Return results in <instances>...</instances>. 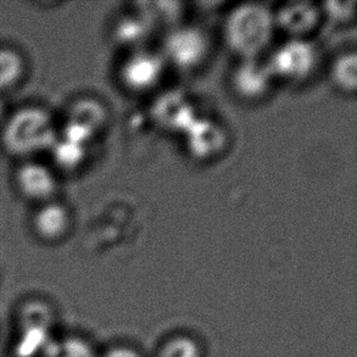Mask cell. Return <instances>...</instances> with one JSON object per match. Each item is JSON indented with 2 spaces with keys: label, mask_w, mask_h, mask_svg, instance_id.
Listing matches in <instances>:
<instances>
[{
  "label": "cell",
  "mask_w": 357,
  "mask_h": 357,
  "mask_svg": "<svg viewBox=\"0 0 357 357\" xmlns=\"http://www.w3.org/2000/svg\"><path fill=\"white\" fill-rule=\"evenodd\" d=\"M59 137L52 112L40 105H24L5 117L0 127V145L19 161L49 153Z\"/></svg>",
  "instance_id": "cell-1"
},
{
  "label": "cell",
  "mask_w": 357,
  "mask_h": 357,
  "mask_svg": "<svg viewBox=\"0 0 357 357\" xmlns=\"http://www.w3.org/2000/svg\"><path fill=\"white\" fill-rule=\"evenodd\" d=\"M275 24L273 14L262 5H241L228 16L226 39L229 47L244 58L255 59L256 54L270 43Z\"/></svg>",
  "instance_id": "cell-2"
},
{
  "label": "cell",
  "mask_w": 357,
  "mask_h": 357,
  "mask_svg": "<svg viewBox=\"0 0 357 357\" xmlns=\"http://www.w3.org/2000/svg\"><path fill=\"white\" fill-rule=\"evenodd\" d=\"M13 184L20 198L34 206L60 199L56 171L39 160L19 161L13 174Z\"/></svg>",
  "instance_id": "cell-3"
},
{
  "label": "cell",
  "mask_w": 357,
  "mask_h": 357,
  "mask_svg": "<svg viewBox=\"0 0 357 357\" xmlns=\"http://www.w3.org/2000/svg\"><path fill=\"white\" fill-rule=\"evenodd\" d=\"M73 226V211L60 199L34 206L29 218V228L34 238L48 245L65 241L70 236Z\"/></svg>",
  "instance_id": "cell-4"
},
{
  "label": "cell",
  "mask_w": 357,
  "mask_h": 357,
  "mask_svg": "<svg viewBox=\"0 0 357 357\" xmlns=\"http://www.w3.org/2000/svg\"><path fill=\"white\" fill-rule=\"evenodd\" d=\"M316 63V50L304 39L294 38L275 50L270 63L272 76L299 81L309 76Z\"/></svg>",
  "instance_id": "cell-5"
},
{
  "label": "cell",
  "mask_w": 357,
  "mask_h": 357,
  "mask_svg": "<svg viewBox=\"0 0 357 357\" xmlns=\"http://www.w3.org/2000/svg\"><path fill=\"white\" fill-rule=\"evenodd\" d=\"M206 53V42L197 29L177 31L167 40V54L179 66L190 68L198 63Z\"/></svg>",
  "instance_id": "cell-6"
},
{
  "label": "cell",
  "mask_w": 357,
  "mask_h": 357,
  "mask_svg": "<svg viewBox=\"0 0 357 357\" xmlns=\"http://www.w3.org/2000/svg\"><path fill=\"white\" fill-rule=\"evenodd\" d=\"M162 73V63L153 54H137L126 63L121 77L135 91H144L153 87Z\"/></svg>",
  "instance_id": "cell-7"
},
{
  "label": "cell",
  "mask_w": 357,
  "mask_h": 357,
  "mask_svg": "<svg viewBox=\"0 0 357 357\" xmlns=\"http://www.w3.org/2000/svg\"><path fill=\"white\" fill-rule=\"evenodd\" d=\"M275 26L295 37H303L319 24V11L309 3L287 4L273 14Z\"/></svg>",
  "instance_id": "cell-8"
},
{
  "label": "cell",
  "mask_w": 357,
  "mask_h": 357,
  "mask_svg": "<svg viewBox=\"0 0 357 357\" xmlns=\"http://www.w3.org/2000/svg\"><path fill=\"white\" fill-rule=\"evenodd\" d=\"M27 71V59L20 49L0 45V96L17 89L26 79Z\"/></svg>",
  "instance_id": "cell-9"
},
{
  "label": "cell",
  "mask_w": 357,
  "mask_h": 357,
  "mask_svg": "<svg viewBox=\"0 0 357 357\" xmlns=\"http://www.w3.org/2000/svg\"><path fill=\"white\" fill-rule=\"evenodd\" d=\"M272 76L268 66H262L254 59H249L238 68L234 76V84L245 97H260L270 87Z\"/></svg>",
  "instance_id": "cell-10"
},
{
  "label": "cell",
  "mask_w": 357,
  "mask_h": 357,
  "mask_svg": "<svg viewBox=\"0 0 357 357\" xmlns=\"http://www.w3.org/2000/svg\"><path fill=\"white\" fill-rule=\"evenodd\" d=\"M86 145L78 144L71 140L58 137L49 153L53 155V167L63 171H73L82 162L86 156Z\"/></svg>",
  "instance_id": "cell-11"
},
{
  "label": "cell",
  "mask_w": 357,
  "mask_h": 357,
  "mask_svg": "<svg viewBox=\"0 0 357 357\" xmlns=\"http://www.w3.org/2000/svg\"><path fill=\"white\" fill-rule=\"evenodd\" d=\"M158 357H203V350L192 337L176 335L162 344Z\"/></svg>",
  "instance_id": "cell-12"
},
{
  "label": "cell",
  "mask_w": 357,
  "mask_h": 357,
  "mask_svg": "<svg viewBox=\"0 0 357 357\" xmlns=\"http://www.w3.org/2000/svg\"><path fill=\"white\" fill-rule=\"evenodd\" d=\"M53 357H99L91 344L81 338H68L55 347Z\"/></svg>",
  "instance_id": "cell-13"
},
{
  "label": "cell",
  "mask_w": 357,
  "mask_h": 357,
  "mask_svg": "<svg viewBox=\"0 0 357 357\" xmlns=\"http://www.w3.org/2000/svg\"><path fill=\"white\" fill-rule=\"evenodd\" d=\"M356 60L355 56H344L335 63L333 68V79L343 89H355L356 83Z\"/></svg>",
  "instance_id": "cell-14"
},
{
  "label": "cell",
  "mask_w": 357,
  "mask_h": 357,
  "mask_svg": "<svg viewBox=\"0 0 357 357\" xmlns=\"http://www.w3.org/2000/svg\"><path fill=\"white\" fill-rule=\"evenodd\" d=\"M102 357H142V355L130 347H115L104 354Z\"/></svg>",
  "instance_id": "cell-15"
}]
</instances>
